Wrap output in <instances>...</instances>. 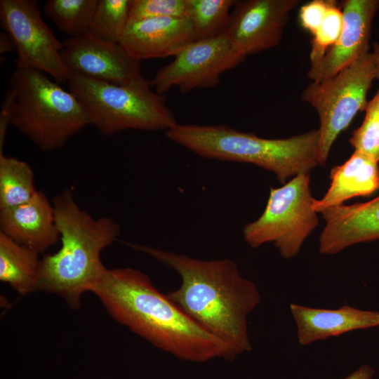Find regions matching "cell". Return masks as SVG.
I'll use <instances>...</instances> for the list:
<instances>
[{
	"label": "cell",
	"mask_w": 379,
	"mask_h": 379,
	"mask_svg": "<svg viewBox=\"0 0 379 379\" xmlns=\"http://www.w3.org/2000/svg\"><path fill=\"white\" fill-rule=\"evenodd\" d=\"M90 291L116 321L179 359L204 362L214 359L232 361L237 357L138 270L106 268Z\"/></svg>",
	"instance_id": "cell-1"
},
{
	"label": "cell",
	"mask_w": 379,
	"mask_h": 379,
	"mask_svg": "<svg viewBox=\"0 0 379 379\" xmlns=\"http://www.w3.org/2000/svg\"><path fill=\"white\" fill-rule=\"evenodd\" d=\"M125 244L179 274L180 286L166 295L193 321L237 356L252 350L248 316L259 305L261 295L234 261L204 260L147 245Z\"/></svg>",
	"instance_id": "cell-2"
},
{
	"label": "cell",
	"mask_w": 379,
	"mask_h": 379,
	"mask_svg": "<svg viewBox=\"0 0 379 379\" xmlns=\"http://www.w3.org/2000/svg\"><path fill=\"white\" fill-rule=\"evenodd\" d=\"M53 206L62 244L41 260L37 291L56 294L77 310L83 294L106 270L100 253L117 240L120 227L109 217L93 218L78 206L69 190L58 194Z\"/></svg>",
	"instance_id": "cell-3"
},
{
	"label": "cell",
	"mask_w": 379,
	"mask_h": 379,
	"mask_svg": "<svg viewBox=\"0 0 379 379\" xmlns=\"http://www.w3.org/2000/svg\"><path fill=\"white\" fill-rule=\"evenodd\" d=\"M166 135L204 158L252 164L270 171L282 185L320 165L318 129L272 139L226 125L176 124Z\"/></svg>",
	"instance_id": "cell-4"
},
{
	"label": "cell",
	"mask_w": 379,
	"mask_h": 379,
	"mask_svg": "<svg viewBox=\"0 0 379 379\" xmlns=\"http://www.w3.org/2000/svg\"><path fill=\"white\" fill-rule=\"evenodd\" d=\"M8 88L15 100L12 124L41 151L63 147L91 124L78 98L39 70L16 67Z\"/></svg>",
	"instance_id": "cell-5"
},
{
	"label": "cell",
	"mask_w": 379,
	"mask_h": 379,
	"mask_svg": "<svg viewBox=\"0 0 379 379\" xmlns=\"http://www.w3.org/2000/svg\"><path fill=\"white\" fill-rule=\"evenodd\" d=\"M67 84L103 135L126 129L167 131L177 124L166 96L153 91L147 80L119 85L71 74Z\"/></svg>",
	"instance_id": "cell-6"
},
{
	"label": "cell",
	"mask_w": 379,
	"mask_h": 379,
	"mask_svg": "<svg viewBox=\"0 0 379 379\" xmlns=\"http://www.w3.org/2000/svg\"><path fill=\"white\" fill-rule=\"evenodd\" d=\"M314 199L310 173L272 187L262 213L243 229L245 241L253 248L272 243L283 258L296 257L319 222Z\"/></svg>",
	"instance_id": "cell-7"
},
{
	"label": "cell",
	"mask_w": 379,
	"mask_h": 379,
	"mask_svg": "<svg viewBox=\"0 0 379 379\" xmlns=\"http://www.w3.org/2000/svg\"><path fill=\"white\" fill-rule=\"evenodd\" d=\"M374 79L373 57L368 53L333 77L310 82L303 90L301 99L316 109L319 119L320 165L326 163L340 133L359 111L365 110Z\"/></svg>",
	"instance_id": "cell-8"
},
{
	"label": "cell",
	"mask_w": 379,
	"mask_h": 379,
	"mask_svg": "<svg viewBox=\"0 0 379 379\" xmlns=\"http://www.w3.org/2000/svg\"><path fill=\"white\" fill-rule=\"evenodd\" d=\"M0 22L15 42L16 67L35 69L58 83H67L62 43L43 20L36 1L1 0Z\"/></svg>",
	"instance_id": "cell-9"
},
{
	"label": "cell",
	"mask_w": 379,
	"mask_h": 379,
	"mask_svg": "<svg viewBox=\"0 0 379 379\" xmlns=\"http://www.w3.org/2000/svg\"><path fill=\"white\" fill-rule=\"evenodd\" d=\"M245 57L233 48L225 33L219 36L194 41L161 67L149 81L160 95L177 87L182 93L196 88L215 87L221 75L234 69Z\"/></svg>",
	"instance_id": "cell-10"
},
{
	"label": "cell",
	"mask_w": 379,
	"mask_h": 379,
	"mask_svg": "<svg viewBox=\"0 0 379 379\" xmlns=\"http://www.w3.org/2000/svg\"><path fill=\"white\" fill-rule=\"evenodd\" d=\"M300 0L236 1L227 35L233 48L244 56L277 46L291 12Z\"/></svg>",
	"instance_id": "cell-11"
},
{
	"label": "cell",
	"mask_w": 379,
	"mask_h": 379,
	"mask_svg": "<svg viewBox=\"0 0 379 379\" xmlns=\"http://www.w3.org/2000/svg\"><path fill=\"white\" fill-rule=\"evenodd\" d=\"M62 45V55L69 74L119 85L147 80L141 73L140 61L119 44L105 42L86 32L66 38Z\"/></svg>",
	"instance_id": "cell-12"
},
{
	"label": "cell",
	"mask_w": 379,
	"mask_h": 379,
	"mask_svg": "<svg viewBox=\"0 0 379 379\" xmlns=\"http://www.w3.org/2000/svg\"><path fill=\"white\" fill-rule=\"evenodd\" d=\"M341 8L340 36L324 56L311 65L307 77L312 81L333 77L369 53L372 22L379 9V0H345Z\"/></svg>",
	"instance_id": "cell-13"
},
{
	"label": "cell",
	"mask_w": 379,
	"mask_h": 379,
	"mask_svg": "<svg viewBox=\"0 0 379 379\" xmlns=\"http://www.w3.org/2000/svg\"><path fill=\"white\" fill-rule=\"evenodd\" d=\"M194 41L188 18L162 17L128 22L119 44L140 61L175 56Z\"/></svg>",
	"instance_id": "cell-14"
},
{
	"label": "cell",
	"mask_w": 379,
	"mask_h": 379,
	"mask_svg": "<svg viewBox=\"0 0 379 379\" xmlns=\"http://www.w3.org/2000/svg\"><path fill=\"white\" fill-rule=\"evenodd\" d=\"M321 215L325 225L319 251L322 255H335L351 246L379 239V195L364 203L331 207Z\"/></svg>",
	"instance_id": "cell-15"
},
{
	"label": "cell",
	"mask_w": 379,
	"mask_h": 379,
	"mask_svg": "<svg viewBox=\"0 0 379 379\" xmlns=\"http://www.w3.org/2000/svg\"><path fill=\"white\" fill-rule=\"evenodd\" d=\"M289 309L295 324L298 343L301 346L379 326V312L348 305L326 309L291 303Z\"/></svg>",
	"instance_id": "cell-16"
},
{
	"label": "cell",
	"mask_w": 379,
	"mask_h": 379,
	"mask_svg": "<svg viewBox=\"0 0 379 379\" xmlns=\"http://www.w3.org/2000/svg\"><path fill=\"white\" fill-rule=\"evenodd\" d=\"M1 231L15 241L42 253L57 243L60 234L53 204L39 191L27 202L0 211Z\"/></svg>",
	"instance_id": "cell-17"
},
{
	"label": "cell",
	"mask_w": 379,
	"mask_h": 379,
	"mask_svg": "<svg viewBox=\"0 0 379 379\" xmlns=\"http://www.w3.org/2000/svg\"><path fill=\"white\" fill-rule=\"evenodd\" d=\"M330 186L320 199H314L313 208L322 213L343 204L352 198L368 197L379 190L378 162L354 151L343 164L334 166L330 173Z\"/></svg>",
	"instance_id": "cell-18"
},
{
	"label": "cell",
	"mask_w": 379,
	"mask_h": 379,
	"mask_svg": "<svg viewBox=\"0 0 379 379\" xmlns=\"http://www.w3.org/2000/svg\"><path fill=\"white\" fill-rule=\"evenodd\" d=\"M39 253L0 232V280L22 295L37 291Z\"/></svg>",
	"instance_id": "cell-19"
},
{
	"label": "cell",
	"mask_w": 379,
	"mask_h": 379,
	"mask_svg": "<svg viewBox=\"0 0 379 379\" xmlns=\"http://www.w3.org/2000/svg\"><path fill=\"white\" fill-rule=\"evenodd\" d=\"M37 192L32 167L0 153V211L27 202Z\"/></svg>",
	"instance_id": "cell-20"
},
{
	"label": "cell",
	"mask_w": 379,
	"mask_h": 379,
	"mask_svg": "<svg viewBox=\"0 0 379 379\" xmlns=\"http://www.w3.org/2000/svg\"><path fill=\"white\" fill-rule=\"evenodd\" d=\"M235 0H187L195 41L215 38L227 32L230 9Z\"/></svg>",
	"instance_id": "cell-21"
},
{
	"label": "cell",
	"mask_w": 379,
	"mask_h": 379,
	"mask_svg": "<svg viewBox=\"0 0 379 379\" xmlns=\"http://www.w3.org/2000/svg\"><path fill=\"white\" fill-rule=\"evenodd\" d=\"M98 0H48L44 11L69 36L87 32Z\"/></svg>",
	"instance_id": "cell-22"
},
{
	"label": "cell",
	"mask_w": 379,
	"mask_h": 379,
	"mask_svg": "<svg viewBox=\"0 0 379 379\" xmlns=\"http://www.w3.org/2000/svg\"><path fill=\"white\" fill-rule=\"evenodd\" d=\"M131 0H98L87 32L101 41L119 44L128 23Z\"/></svg>",
	"instance_id": "cell-23"
},
{
	"label": "cell",
	"mask_w": 379,
	"mask_h": 379,
	"mask_svg": "<svg viewBox=\"0 0 379 379\" xmlns=\"http://www.w3.org/2000/svg\"><path fill=\"white\" fill-rule=\"evenodd\" d=\"M361 125L352 132L350 139L354 151L379 162V90L367 103Z\"/></svg>",
	"instance_id": "cell-24"
},
{
	"label": "cell",
	"mask_w": 379,
	"mask_h": 379,
	"mask_svg": "<svg viewBox=\"0 0 379 379\" xmlns=\"http://www.w3.org/2000/svg\"><path fill=\"white\" fill-rule=\"evenodd\" d=\"M343 25L342 8L331 0L326 14L311 39L310 54L312 65L318 62L338 40Z\"/></svg>",
	"instance_id": "cell-25"
},
{
	"label": "cell",
	"mask_w": 379,
	"mask_h": 379,
	"mask_svg": "<svg viewBox=\"0 0 379 379\" xmlns=\"http://www.w3.org/2000/svg\"><path fill=\"white\" fill-rule=\"evenodd\" d=\"M188 18L187 0H131L128 22L154 18Z\"/></svg>",
	"instance_id": "cell-26"
},
{
	"label": "cell",
	"mask_w": 379,
	"mask_h": 379,
	"mask_svg": "<svg viewBox=\"0 0 379 379\" xmlns=\"http://www.w3.org/2000/svg\"><path fill=\"white\" fill-rule=\"evenodd\" d=\"M331 0H313L300 9L301 25L312 35L322 22Z\"/></svg>",
	"instance_id": "cell-27"
},
{
	"label": "cell",
	"mask_w": 379,
	"mask_h": 379,
	"mask_svg": "<svg viewBox=\"0 0 379 379\" xmlns=\"http://www.w3.org/2000/svg\"><path fill=\"white\" fill-rule=\"evenodd\" d=\"M15 100L11 90L8 87L0 111V153L3 152L7 130L13 123Z\"/></svg>",
	"instance_id": "cell-28"
},
{
	"label": "cell",
	"mask_w": 379,
	"mask_h": 379,
	"mask_svg": "<svg viewBox=\"0 0 379 379\" xmlns=\"http://www.w3.org/2000/svg\"><path fill=\"white\" fill-rule=\"evenodd\" d=\"M375 370L368 364H363L342 379H372Z\"/></svg>",
	"instance_id": "cell-29"
},
{
	"label": "cell",
	"mask_w": 379,
	"mask_h": 379,
	"mask_svg": "<svg viewBox=\"0 0 379 379\" xmlns=\"http://www.w3.org/2000/svg\"><path fill=\"white\" fill-rule=\"evenodd\" d=\"M16 51L15 42L12 37L5 31L0 34V54L4 55Z\"/></svg>",
	"instance_id": "cell-30"
},
{
	"label": "cell",
	"mask_w": 379,
	"mask_h": 379,
	"mask_svg": "<svg viewBox=\"0 0 379 379\" xmlns=\"http://www.w3.org/2000/svg\"><path fill=\"white\" fill-rule=\"evenodd\" d=\"M373 51L372 55L373 57L375 70V79L379 80V43H374Z\"/></svg>",
	"instance_id": "cell-31"
}]
</instances>
